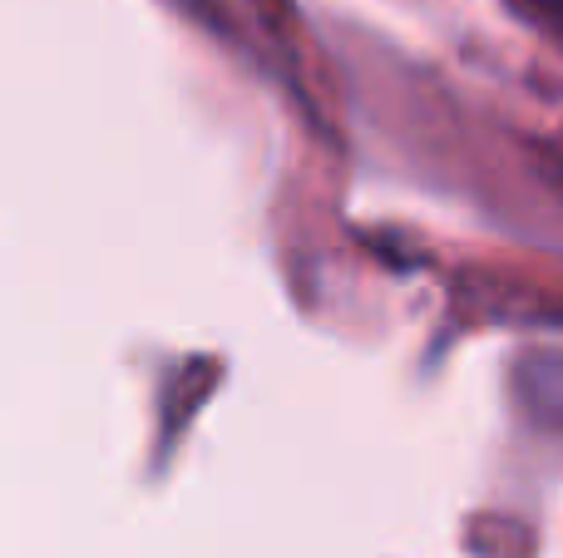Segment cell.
Segmentation results:
<instances>
[{
  "mask_svg": "<svg viewBox=\"0 0 563 558\" xmlns=\"http://www.w3.org/2000/svg\"><path fill=\"white\" fill-rule=\"evenodd\" d=\"M544 5H554V10H563V0H544Z\"/></svg>",
  "mask_w": 563,
  "mask_h": 558,
  "instance_id": "6da1fadb",
  "label": "cell"
}]
</instances>
